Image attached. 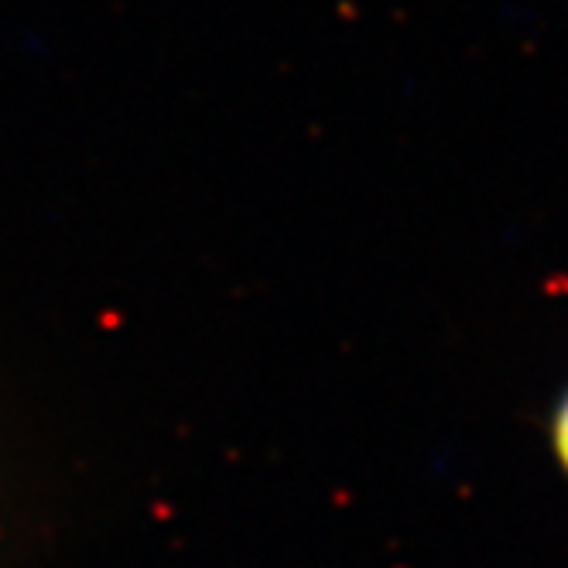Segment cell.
Listing matches in <instances>:
<instances>
[{
	"label": "cell",
	"instance_id": "1",
	"mask_svg": "<svg viewBox=\"0 0 568 568\" xmlns=\"http://www.w3.org/2000/svg\"><path fill=\"white\" fill-rule=\"evenodd\" d=\"M551 449H555L558 466L568 473V387L555 404V418H551Z\"/></svg>",
	"mask_w": 568,
	"mask_h": 568
}]
</instances>
